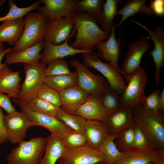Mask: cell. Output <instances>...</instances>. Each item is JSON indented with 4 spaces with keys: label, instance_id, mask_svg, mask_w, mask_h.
I'll use <instances>...</instances> for the list:
<instances>
[{
    "label": "cell",
    "instance_id": "1",
    "mask_svg": "<svg viewBox=\"0 0 164 164\" xmlns=\"http://www.w3.org/2000/svg\"><path fill=\"white\" fill-rule=\"evenodd\" d=\"M76 33L70 46L79 50L95 48L99 42L108 39L109 34L98 26L97 19L83 11H76L72 16Z\"/></svg>",
    "mask_w": 164,
    "mask_h": 164
},
{
    "label": "cell",
    "instance_id": "2",
    "mask_svg": "<svg viewBox=\"0 0 164 164\" xmlns=\"http://www.w3.org/2000/svg\"><path fill=\"white\" fill-rule=\"evenodd\" d=\"M162 113L144 109L141 106L133 111L135 124L146 136L151 146L158 150H164V124Z\"/></svg>",
    "mask_w": 164,
    "mask_h": 164
},
{
    "label": "cell",
    "instance_id": "3",
    "mask_svg": "<svg viewBox=\"0 0 164 164\" xmlns=\"http://www.w3.org/2000/svg\"><path fill=\"white\" fill-rule=\"evenodd\" d=\"M19 144L8 154L6 158L8 164H40L46 149L45 138L33 137Z\"/></svg>",
    "mask_w": 164,
    "mask_h": 164
},
{
    "label": "cell",
    "instance_id": "4",
    "mask_svg": "<svg viewBox=\"0 0 164 164\" xmlns=\"http://www.w3.org/2000/svg\"><path fill=\"white\" fill-rule=\"evenodd\" d=\"M24 30L21 38L12 48L18 52L43 41L48 21L38 11L29 12L24 17Z\"/></svg>",
    "mask_w": 164,
    "mask_h": 164
},
{
    "label": "cell",
    "instance_id": "5",
    "mask_svg": "<svg viewBox=\"0 0 164 164\" xmlns=\"http://www.w3.org/2000/svg\"><path fill=\"white\" fill-rule=\"evenodd\" d=\"M46 65L40 61L34 64H24L25 77L21 85L17 99L23 104L26 105L37 97L39 90L44 84Z\"/></svg>",
    "mask_w": 164,
    "mask_h": 164
},
{
    "label": "cell",
    "instance_id": "6",
    "mask_svg": "<svg viewBox=\"0 0 164 164\" xmlns=\"http://www.w3.org/2000/svg\"><path fill=\"white\" fill-rule=\"evenodd\" d=\"M83 63L93 68L106 78L110 88L119 93L123 92L127 84L121 73L110 63L103 62L94 50L82 54Z\"/></svg>",
    "mask_w": 164,
    "mask_h": 164
},
{
    "label": "cell",
    "instance_id": "7",
    "mask_svg": "<svg viewBox=\"0 0 164 164\" xmlns=\"http://www.w3.org/2000/svg\"><path fill=\"white\" fill-rule=\"evenodd\" d=\"M147 80L145 69L140 66L136 69L129 76L128 84L120 97L122 105L133 110L141 106Z\"/></svg>",
    "mask_w": 164,
    "mask_h": 164
},
{
    "label": "cell",
    "instance_id": "8",
    "mask_svg": "<svg viewBox=\"0 0 164 164\" xmlns=\"http://www.w3.org/2000/svg\"><path fill=\"white\" fill-rule=\"evenodd\" d=\"M70 63L76 69L78 86L90 94L99 96L110 87L107 80L91 72L78 60H72Z\"/></svg>",
    "mask_w": 164,
    "mask_h": 164
},
{
    "label": "cell",
    "instance_id": "9",
    "mask_svg": "<svg viewBox=\"0 0 164 164\" xmlns=\"http://www.w3.org/2000/svg\"><path fill=\"white\" fill-rule=\"evenodd\" d=\"M4 122L7 141L13 144L19 143L23 141L28 129L34 126L32 121L26 114L16 111L4 115Z\"/></svg>",
    "mask_w": 164,
    "mask_h": 164
},
{
    "label": "cell",
    "instance_id": "10",
    "mask_svg": "<svg viewBox=\"0 0 164 164\" xmlns=\"http://www.w3.org/2000/svg\"><path fill=\"white\" fill-rule=\"evenodd\" d=\"M76 32L72 16H66L48 21L44 40L58 45L74 36Z\"/></svg>",
    "mask_w": 164,
    "mask_h": 164
},
{
    "label": "cell",
    "instance_id": "11",
    "mask_svg": "<svg viewBox=\"0 0 164 164\" xmlns=\"http://www.w3.org/2000/svg\"><path fill=\"white\" fill-rule=\"evenodd\" d=\"M12 101L20 108L21 111L26 114L33 123L34 126L43 127L50 134L60 137L64 132L73 130L56 118L34 112L18 99L12 98Z\"/></svg>",
    "mask_w": 164,
    "mask_h": 164
},
{
    "label": "cell",
    "instance_id": "12",
    "mask_svg": "<svg viewBox=\"0 0 164 164\" xmlns=\"http://www.w3.org/2000/svg\"><path fill=\"white\" fill-rule=\"evenodd\" d=\"M133 22L144 29L147 32L146 37L148 39L152 41L154 44V49L149 54L153 59L155 67L154 80L156 84L160 80V74L161 69L164 66V27L159 26L154 29L148 28L140 23L133 20Z\"/></svg>",
    "mask_w": 164,
    "mask_h": 164
},
{
    "label": "cell",
    "instance_id": "13",
    "mask_svg": "<svg viewBox=\"0 0 164 164\" xmlns=\"http://www.w3.org/2000/svg\"><path fill=\"white\" fill-rule=\"evenodd\" d=\"M117 23L114 24L106 41H102L97 44L94 48L97 50V53L100 57L104 59L107 61L111 63L121 73L124 75L127 83L129 76L126 75L118 66V63L120 54V49L121 38L116 39L115 30L117 27Z\"/></svg>",
    "mask_w": 164,
    "mask_h": 164
},
{
    "label": "cell",
    "instance_id": "14",
    "mask_svg": "<svg viewBox=\"0 0 164 164\" xmlns=\"http://www.w3.org/2000/svg\"><path fill=\"white\" fill-rule=\"evenodd\" d=\"M44 6L39 12L48 21L67 16H72L77 11L78 0H39Z\"/></svg>",
    "mask_w": 164,
    "mask_h": 164
},
{
    "label": "cell",
    "instance_id": "15",
    "mask_svg": "<svg viewBox=\"0 0 164 164\" xmlns=\"http://www.w3.org/2000/svg\"><path fill=\"white\" fill-rule=\"evenodd\" d=\"M60 159L67 164H95L105 162L104 155L98 149L86 145L66 148Z\"/></svg>",
    "mask_w": 164,
    "mask_h": 164
},
{
    "label": "cell",
    "instance_id": "16",
    "mask_svg": "<svg viewBox=\"0 0 164 164\" xmlns=\"http://www.w3.org/2000/svg\"><path fill=\"white\" fill-rule=\"evenodd\" d=\"M150 48L149 42L145 36L132 42L129 45L128 52L124 59L121 69L122 71L126 75L130 76L140 67L143 55Z\"/></svg>",
    "mask_w": 164,
    "mask_h": 164
},
{
    "label": "cell",
    "instance_id": "17",
    "mask_svg": "<svg viewBox=\"0 0 164 164\" xmlns=\"http://www.w3.org/2000/svg\"><path fill=\"white\" fill-rule=\"evenodd\" d=\"M122 152L120 160L116 164L154 163L164 159V150H158L152 146L147 148L132 149Z\"/></svg>",
    "mask_w": 164,
    "mask_h": 164
},
{
    "label": "cell",
    "instance_id": "18",
    "mask_svg": "<svg viewBox=\"0 0 164 164\" xmlns=\"http://www.w3.org/2000/svg\"><path fill=\"white\" fill-rule=\"evenodd\" d=\"M69 38L63 43L55 45L50 42L43 40V52L42 53L41 60L47 64L53 60L63 59L69 56L88 53L94 50L95 48L87 50H80L73 48L68 44Z\"/></svg>",
    "mask_w": 164,
    "mask_h": 164
},
{
    "label": "cell",
    "instance_id": "19",
    "mask_svg": "<svg viewBox=\"0 0 164 164\" xmlns=\"http://www.w3.org/2000/svg\"><path fill=\"white\" fill-rule=\"evenodd\" d=\"M61 106L66 112L75 114L77 110L87 101L90 94L78 86L67 88L59 92Z\"/></svg>",
    "mask_w": 164,
    "mask_h": 164
},
{
    "label": "cell",
    "instance_id": "20",
    "mask_svg": "<svg viewBox=\"0 0 164 164\" xmlns=\"http://www.w3.org/2000/svg\"><path fill=\"white\" fill-rule=\"evenodd\" d=\"M133 109L122 105L116 111L108 116L105 123L109 134L117 135L121 131L135 123L133 118Z\"/></svg>",
    "mask_w": 164,
    "mask_h": 164
},
{
    "label": "cell",
    "instance_id": "21",
    "mask_svg": "<svg viewBox=\"0 0 164 164\" xmlns=\"http://www.w3.org/2000/svg\"><path fill=\"white\" fill-rule=\"evenodd\" d=\"M75 114L80 115L86 120L98 121L104 123L108 118L99 96L92 94H90Z\"/></svg>",
    "mask_w": 164,
    "mask_h": 164
},
{
    "label": "cell",
    "instance_id": "22",
    "mask_svg": "<svg viewBox=\"0 0 164 164\" xmlns=\"http://www.w3.org/2000/svg\"><path fill=\"white\" fill-rule=\"evenodd\" d=\"M43 40L19 52H10L5 55V63L8 65L19 63L29 64L37 63L42 57L40 52L43 49Z\"/></svg>",
    "mask_w": 164,
    "mask_h": 164
},
{
    "label": "cell",
    "instance_id": "23",
    "mask_svg": "<svg viewBox=\"0 0 164 164\" xmlns=\"http://www.w3.org/2000/svg\"><path fill=\"white\" fill-rule=\"evenodd\" d=\"M20 71H13L8 67L0 70V93H7L17 99L20 91Z\"/></svg>",
    "mask_w": 164,
    "mask_h": 164
},
{
    "label": "cell",
    "instance_id": "24",
    "mask_svg": "<svg viewBox=\"0 0 164 164\" xmlns=\"http://www.w3.org/2000/svg\"><path fill=\"white\" fill-rule=\"evenodd\" d=\"M86 120L84 131L86 140V145L98 149L109 135L108 130L104 123L96 120Z\"/></svg>",
    "mask_w": 164,
    "mask_h": 164
},
{
    "label": "cell",
    "instance_id": "25",
    "mask_svg": "<svg viewBox=\"0 0 164 164\" xmlns=\"http://www.w3.org/2000/svg\"><path fill=\"white\" fill-rule=\"evenodd\" d=\"M24 26L23 18L3 22L0 25V42L15 46L22 36Z\"/></svg>",
    "mask_w": 164,
    "mask_h": 164
},
{
    "label": "cell",
    "instance_id": "26",
    "mask_svg": "<svg viewBox=\"0 0 164 164\" xmlns=\"http://www.w3.org/2000/svg\"><path fill=\"white\" fill-rule=\"evenodd\" d=\"M45 138L46 149L39 164H56L66 148L61 139L57 136L50 134Z\"/></svg>",
    "mask_w": 164,
    "mask_h": 164
},
{
    "label": "cell",
    "instance_id": "27",
    "mask_svg": "<svg viewBox=\"0 0 164 164\" xmlns=\"http://www.w3.org/2000/svg\"><path fill=\"white\" fill-rule=\"evenodd\" d=\"M146 0H129L127 1L119 10L117 15H120L121 18L117 24V27H120L128 17L138 13L145 14L148 16L154 14L152 10L146 4Z\"/></svg>",
    "mask_w": 164,
    "mask_h": 164
},
{
    "label": "cell",
    "instance_id": "28",
    "mask_svg": "<svg viewBox=\"0 0 164 164\" xmlns=\"http://www.w3.org/2000/svg\"><path fill=\"white\" fill-rule=\"evenodd\" d=\"M122 0H106L104 3L102 11L97 19V23L105 32L109 34L113 25V21L117 15L118 5Z\"/></svg>",
    "mask_w": 164,
    "mask_h": 164
},
{
    "label": "cell",
    "instance_id": "29",
    "mask_svg": "<svg viewBox=\"0 0 164 164\" xmlns=\"http://www.w3.org/2000/svg\"><path fill=\"white\" fill-rule=\"evenodd\" d=\"M44 83L59 92L70 87L78 86L77 71L68 74L46 76Z\"/></svg>",
    "mask_w": 164,
    "mask_h": 164
},
{
    "label": "cell",
    "instance_id": "30",
    "mask_svg": "<svg viewBox=\"0 0 164 164\" xmlns=\"http://www.w3.org/2000/svg\"><path fill=\"white\" fill-rule=\"evenodd\" d=\"M117 136L109 135L98 149L104 157V164H116L120 159L122 152L118 149L114 141Z\"/></svg>",
    "mask_w": 164,
    "mask_h": 164
},
{
    "label": "cell",
    "instance_id": "31",
    "mask_svg": "<svg viewBox=\"0 0 164 164\" xmlns=\"http://www.w3.org/2000/svg\"><path fill=\"white\" fill-rule=\"evenodd\" d=\"M25 105L34 112L55 118L60 108L37 97L29 101Z\"/></svg>",
    "mask_w": 164,
    "mask_h": 164
},
{
    "label": "cell",
    "instance_id": "32",
    "mask_svg": "<svg viewBox=\"0 0 164 164\" xmlns=\"http://www.w3.org/2000/svg\"><path fill=\"white\" fill-rule=\"evenodd\" d=\"M9 6V9L6 15L0 17V22L15 20L23 18L28 12L34 10H38L41 4L39 0L36 1L30 5L26 7L19 8L12 0L8 2Z\"/></svg>",
    "mask_w": 164,
    "mask_h": 164
},
{
    "label": "cell",
    "instance_id": "33",
    "mask_svg": "<svg viewBox=\"0 0 164 164\" xmlns=\"http://www.w3.org/2000/svg\"><path fill=\"white\" fill-rule=\"evenodd\" d=\"M110 87L99 96L105 112L108 116L122 106L120 97Z\"/></svg>",
    "mask_w": 164,
    "mask_h": 164
},
{
    "label": "cell",
    "instance_id": "34",
    "mask_svg": "<svg viewBox=\"0 0 164 164\" xmlns=\"http://www.w3.org/2000/svg\"><path fill=\"white\" fill-rule=\"evenodd\" d=\"M56 118L73 130L84 132L87 120L83 117L69 114L60 108Z\"/></svg>",
    "mask_w": 164,
    "mask_h": 164
},
{
    "label": "cell",
    "instance_id": "35",
    "mask_svg": "<svg viewBox=\"0 0 164 164\" xmlns=\"http://www.w3.org/2000/svg\"><path fill=\"white\" fill-rule=\"evenodd\" d=\"M66 148H74L86 145V140L84 132L71 130L63 132L60 137Z\"/></svg>",
    "mask_w": 164,
    "mask_h": 164
},
{
    "label": "cell",
    "instance_id": "36",
    "mask_svg": "<svg viewBox=\"0 0 164 164\" xmlns=\"http://www.w3.org/2000/svg\"><path fill=\"white\" fill-rule=\"evenodd\" d=\"M135 125L125 128L117 135L114 142L121 152H126L133 148Z\"/></svg>",
    "mask_w": 164,
    "mask_h": 164
},
{
    "label": "cell",
    "instance_id": "37",
    "mask_svg": "<svg viewBox=\"0 0 164 164\" xmlns=\"http://www.w3.org/2000/svg\"><path fill=\"white\" fill-rule=\"evenodd\" d=\"M105 1L104 0H78L77 11L85 12L97 19L102 11Z\"/></svg>",
    "mask_w": 164,
    "mask_h": 164
},
{
    "label": "cell",
    "instance_id": "38",
    "mask_svg": "<svg viewBox=\"0 0 164 164\" xmlns=\"http://www.w3.org/2000/svg\"><path fill=\"white\" fill-rule=\"evenodd\" d=\"M48 64L45 70L46 76L68 74L72 72L69 68L67 62L63 59L53 60Z\"/></svg>",
    "mask_w": 164,
    "mask_h": 164
},
{
    "label": "cell",
    "instance_id": "39",
    "mask_svg": "<svg viewBox=\"0 0 164 164\" xmlns=\"http://www.w3.org/2000/svg\"><path fill=\"white\" fill-rule=\"evenodd\" d=\"M37 97L59 107L61 106L59 92L45 83L39 90Z\"/></svg>",
    "mask_w": 164,
    "mask_h": 164
},
{
    "label": "cell",
    "instance_id": "40",
    "mask_svg": "<svg viewBox=\"0 0 164 164\" xmlns=\"http://www.w3.org/2000/svg\"><path fill=\"white\" fill-rule=\"evenodd\" d=\"M161 92L156 89L149 95L145 96L141 106L144 109L153 111H159Z\"/></svg>",
    "mask_w": 164,
    "mask_h": 164
},
{
    "label": "cell",
    "instance_id": "41",
    "mask_svg": "<svg viewBox=\"0 0 164 164\" xmlns=\"http://www.w3.org/2000/svg\"><path fill=\"white\" fill-rule=\"evenodd\" d=\"M151 146L145 135L141 130L135 124L133 148L142 149Z\"/></svg>",
    "mask_w": 164,
    "mask_h": 164
},
{
    "label": "cell",
    "instance_id": "42",
    "mask_svg": "<svg viewBox=\"0 0 164 164\" xmlns=\"http://www.w3.org/2000/svg\"><path fill=\"white\" fill-rule=\"evenodd\" d=\"M10 98L8 95L0 93V107L7 114L12 113L16 111L11 102Z\"/></svg>",
    "mask_w": 164,
    "mask_h": 164
},
{
    "label": "cell",
    "instance_id": "43",
    "mask_svg": "<svg viewBox=\"0 0 164 164\" xmlns=\"http://www.w3.org/2000/svg\"><path fill=\"white\" fill-rule=\"evenodd\" d=\"M149 7L152 11L153 13L159 16L164 14V0H152Z\"/></svg>",
    "mask_w": 164,
    "mask_h": 164
},
{
    "label": "cell",
    "instance_id": "44",
    "mask_svg": "<svg viewBox=\"0 0 164 164\" xmlns=\"http://www.w3.org/2000/svg\"><path fill=\"white\" fill-rule=\"evenodd\" d=\"M3 109L0 107V145L7 141V134L4 122Z\"/></svg>",
    "mask_w": 164,
    "mask_h": 164
},
{
    "label": "cell",
    "instance_id": "45",
    "mask_svg": "<svg viewBox=\"0 0 164 164\" xmlns=\"http://www.w3.org/2000/svg\"><path fill=\"white\" fill-rule=\"evenodd\" d=\"M12 48L9 47L6 49H3L0 52V70L7 67V65L5 63H2V61L3 57L7 53L11 52Z\"/></svg>",
    "mask_w": 164,
    "mask_h": 164
},
{
    "label": "cell",
    "instance_id": "46",
    "mask_svg": "<svg viewBox=\"0 0 164 164\" xmlns=\"http://www.w3.org/2000/svg\"><path fill=\"white\" fill-rule=\"evenodd\" d=\"M159 111L162 113L164 111V88L161 92L160 101Z\"/></svg>",
    "mask_w": 164,
    "mask_h": 164
},
{
    "label": "cell",
    "instance_id": "47",
    "mask_svg": "<svg viewBox=\"0 0 164 164\" xmlns=\"http://www.w3.org/2000/svg\"><path fill=\"white\" fill-rule=\"evenodd\" d=\"M153 164H164V159H163L159 161L153 163Z\"/></svg>",
    "mask_w": 164,
    "mask_h": 164
},
{
    "label": "cell",
    "instance_id": "48",
    "mask_svg": "<svg viewBox=\"0 0 164 164\" xmlns=\"http://www.w3.org/2000/svg\"><path fill=\"white\" fill-rule=\"evenodd\" d=\"M58 164H67L60 158L58 160Z\"/></svg>",
    "mask_w": 164,
    "mask_h": 164
},
{
    "label": "cell",
    "instance_id": "49",
    "mask_svg": "<svg viewBox=\"0 0 164 164\" xmlns=\"http://www.w3.org/2000/svg\"><path fill=\"white\" fill-rule=\"evenodd\" d=\"M4 47L2 43L0 42V52L3 49Z\"/></svg>",
    "mask_w": 164,
    "mask_h": 164
},
{
    "label": "cell",
    "instance_id": "50",
    "mask_svg": "<svg viewBox=\"0 0 164 164\" xmlns=\"http://www.w3.org/2000/svg\"><path fill=\"white\" fill-rule=\"evenodd\" d=\"M5 1V0H0V7L4 4Z\"/></svg>",
    "mask_w": 164,
    "mask_h": 164
},
{
    "label": "cell",
    "instance_id": "51",
    "mask_svg": "<svg viewBox=\"0 0 164 164\" xmlns=\"http://www.w3.org/2000/svg\"><path fill=\"white\" fill-rule=\"evenodd\" d=\"M95 164H104V163L103 162H99Z\"/></svg>",
    "mask_w": 164,
    "mask_h": 164
},
{
    "label": "cell",
    "instance_id": "52",
    "mask_svg": "<svg viewBox=\"0 0 164 164\" xmlns=\"http://www.w3.org/2000/svg\"><path fill=\"white\" fill-rule=\"evenodd\" d=\"M149 164H153V163H149Z\"/></svg>",
    "mask_w": 164,
    "mask_h": 164
}]
</instances>
